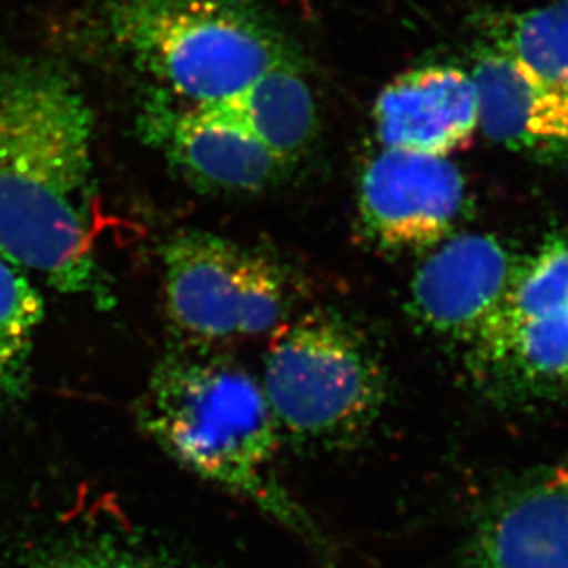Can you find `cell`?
Listing matches in <instances>:
<instances>
[{
	"mask_svg": "<svg viewBox=\"0 0 568 568\" xmlns=\"http://www.w3.org/2000/svg\"><path fill=\"white\" fill-rule=\"evenodd\" d=\"M91 144V108L69 72L38 58L0 63V255L108 306Z\"/></svg>",
	"mask_w": 568,
	"mask_h": 568,
	"instance_id": "obj_1",
	"label": "cell"
},
{
	"mask_svg": "<svg viewBox=\"0 0 568 568\" xmlns=\"http://www.w3.org/2000/svg\"><path fill=\"white\" fill-rule=\"evenodd\" d=\"M139 416L186 469L308 534V520L268 475L280 426L250 373L222 361L166 362L153 375Z\"/></svg>",
	"mask_w": 568,
	"mask_h": 568,
	"instance_id": "obj_2",
	"label": "cell"
},
{
	"mask_svg": "<svg viewBox=\"0 0 568 568\" xmlns=\"http://www.w3.org/2000/svg\"><path fill=\"white\" fill-rule=\"evenodd\" d=\"M104 24L116 49L191 105L230 99L292 61L250 0H104Z\"/></svg>",
	"mask_w": 568,
	"mask_h": 568,
	"instance_id": "obj_3",
	"label": "cell"
},
{
	"mask_svg": "<svg viewBox=\"0 0 568 568\" xmlns=\"http://www.w3.org/2000/svg\"><path fill=\"white\" fill-rule=\"evenodd\" d=\"M261 386L277 426L301 442L351 439L372 426L384 403L377 361L327 314L275 328Z\"/></svg>",
	"mask_w": 568,
	"mask_h": 568,
	"instance_id": "obj_4",
	"label": "cell"
},
{
	"mask_svg": "<svg viewBox=\"0 0 568 568\" xmlns=\"http://www.w3.org/2000/svg\"><path fill=\"white\" fill-rule=\"evenodd\" d=\"M169 317L196 339H230L275 331L288 292L270 258L203 231H185L164 246Z\"/></svg>",
	"mask_w": 568,
	"mask_h": 568,
	"instance_id": "obj_5",
	"label": "cell"
},
{
	"mask_svg": "<svg viewBox=\"0 0 568 568\" xmlns=\"http://www.w3.org/2000/svg\"><path fill=\"white\" fill-rule=\"evenodd\" d=\"M464 203V175L448 158L383 148L362 175V224L384 250L436 247L450 235Z\"/></svg>",
	"mask_w": 568,
	"mask_h": 568,
	"instance_id": "obj_6",
	"label": "cell"
},
{
	"mask_svg": "<svg viewBox=\"0 0 568 568\" xmlns=\"http://www.w3.org/2000/svg\"><path fill=\"white\" fill-rule=\"evenodd\" d=\"M469 568H568V456L493 497L465 542Z\"/></svg>",
	"mask_w": 568,
	"mask_h": 568,
	"instance_id": "obj_7",
	"label": "cell"
},
{
	"mask_svg": "<svg viewBox=\"0 0 568 568\" xmlns=\"http://www.w3.org/2000/svg\"><path fill=\"white\" fill-rule=\"evenodd\" d=\"M519 264L491 235L437 244L410 284L414 316L447 338L476 342L498 316Z\"/></svg>",
	"mask_w": 568,
	"mask_h": 568,
	"instance_id": "obj_8",
	"label": "cell"
},
{
	"mask_svg": "<svg viewBox=\"0 0 568 568\" xmlns=\"http://www.w3.org/2000/svg\"><path fill=\"white\" fill-rule=\"evenodd\" d=\"M373 121L383 148L448 158L480 128L475 80L454 67L412 69L378 94Z\"/></svg>",
	"mask_w": 568,
	"mask_h": 568,
	"instance_id": "obj_9",
	"label": "cell"
},
{
	"mask_svg": "<svg viewBox=\"0 0 568 568\" xmlns=\"http://www.w3.org/2000/svg\"><path fill=\"white\" fill-rule=\"evenodd\" d=\"M144 135L192 181L220 191H263L286 164L239 128L196 105L178 110L161 100L144 116Z\"/></svg>",
	"mask_w": 568,
	"mask_h": 568,
	"instance_id": "obj_10",
	"label": "cell"
},
{
	"mask_svg": "<svg viewBox=\"0 0 568 568\" xmlns=\"http://www.w3.org/2000/svg\"><path fill=\"white\" fill-rule=\"evenodd\" d=\"M481 132L515 152L568 161V93L497 50L475 72Z\"/></svg>",
	"mask_w": 568,
	"mask_h": 568,
	"instance_id": "obj_11",
	"label": "cell"
},
{
	"mask_svg": "<svg viewBox=\"0 0 568 568\" xmlns=\"http://www.w3.org/2000/svg\"><path fill=\"white\" fill-rule=\"evenodd\" d=\"M196 108L247 133L286 166L308 150L316 135L312 89L292 61L264 72L230 99Z\"/></svg>",
	"mask_w": 568,
	"mask_h": 568,
	"instance_id": "obj_12",
	"label": "cell"
},
{
	"mask_svg": "<svg viewBox=\"0 0 568 568\" xmlns=\"http://www.w3.org/2000/svg\"><path fill=\"white\" fill-rule=\"evenodd\" d=\"M487 366L504 367L530 388L568 383V311L491 325L475 342Z\"/></svg>",
	"mask_w": 568,
	"mask_h": 568,
	"instance_id": "obj_13",
	"label": "cell"
},
{
	"mask_svg": "<svg viewBox=\"0 0 568 568\" xmlns=\"http://www.w3.org/2000/svg\"><path fill=\"white\" fill-rule=\"evenodd\" d=\"M491 49L568 93V0L493 19Z\"/></svg>",
	"mask_w": 568,
	"mask_h": 568,
	"instance_id": "obj_14",
	"label": "cell"
},
{
	"mask_svg": "<svg viewBox=\"0 0 568 568\" xmlns=\"http://www.w3.org/2000/svg\"><path fill=\"white\" fill-rule=\"evenodd\" d=\"M43 320L39 290L24 270L0 255V400L16 399L27 388L33 342Z\"/></svg>",
	"mask_w": 568,
	"mask_h": 568,
	"instance_id": "obj_15",
	"label": "cell"
},
{
	"mask_svg": "<svg viewBox=\"0 0 568 568\" xmlns=\"http://www.w3.org/2000/svg\"><path fill=\"white\" fill-rule=\"evenodd\" d=\"M559 311H568V235L548 241L530 261L519 264L503 308L489 327Z\"/></svg>",
	"mask_w": 568,
	"mask_h": 568,
	"instance_id": "obj_16",
	"label": "cell"
},
{
	"mask_svg": "<svg viewBox=\"0 0 568 568\" xmlns=\"http://www.w3.org/2000/svg\"><path fill=\"white\" fill-rule=\"evenodd\" d=\"M38 568H150L146 565H139L130 559L108 558V556H94V554H78L67 558L55 559L50 564L41 565Z\"/></svg>",
	"mask_w": 568,
	"mask_h": 568,
	"instance_id": "obj_17",
	"label": "cell"
}]
</instances>
